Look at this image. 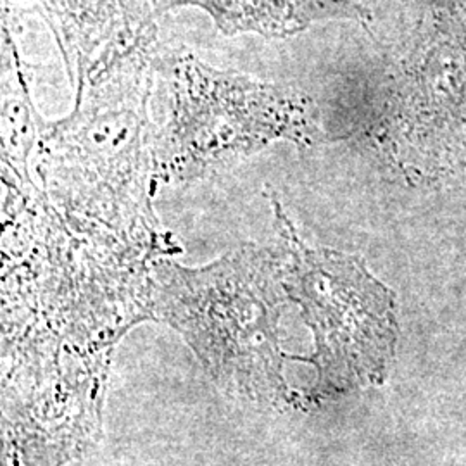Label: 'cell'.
<instances>
[{"instance_id":"obj_1","label":"cell","mask_w":466,"mask_h":466,"mask_svg":"<svg viewBox=\"0 0 466 466\" xmlns=\"http://www.w3.org/2000/svg\"><path fill=\"white\" fill-rule=\"evenodd\" d=\"M152 66L167 107L159 142L169 177L194 178L279 138L299 144L317 138L315 104L294 88L219 71L188 52Z\"/></svg>"},{"instance_id":"obj_2","label":"cell","mask_w":466,"mask_h":466,"mask_svg":"<svg viewBox=\"0 0 466 466\" xmlns=\"http://www.w3.org/2000/svg\"><path fill=\"white\" fill-rule=\"evenodd\" d=\"M78 85L96 84L156 40L152 0H42Z\"/></svg>"},{"instance_id":"obj_3","label":"cell","mask_w":466,"mask_h":466,"mask_svg":"<svg viewBox=\"0 0 466 466\" xmlns=\"http://www.w3.org/2000/svg\"><path fill=\"white\" fill-rule=\"evenodd\" d=\"M152 4L156 16L182 5L199 7L227 36L258 34L285 38L323 19L367 17V11L352 0H152Z\"/></svg>"}]
</instances>
